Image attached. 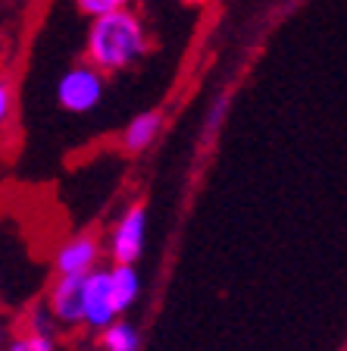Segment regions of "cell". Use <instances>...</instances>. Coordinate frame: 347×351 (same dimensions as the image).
I'll list each match as a JSON object with an SVG mask.
<instances>
[{
  "mask_svg": "<svg viewBox=\"0 0 347 351\" xmlns=\"http://www.w3.org/2000/svg\"><path fill=\"white\" fill-rule=\"evenodd\" d=\"M3 345H7V326L0 323V351H3Z\"/></svg>",
  "mask_w": 347,
  "mask_h": 351,
  "instance_id": "cell-15",
  "label": "cell"
},
{
  "mask_svg": "<svg viewBox=\"0 0 347 351\" xmlns=\"http://www.w3.org/2000/svg\"><path fill=\"white\" fill-rule=\"evenodd\" d=\"M129 3L131 0H75L79 13L88 16V19L103 16V13H113V10H123V7H129Z\"/></svg>",
  "mask_w": 347,
  "mask_h": 351,
  "instance_id": "cell-11",
  "label": "cell"
},
{
  "mask_svg": "<svg viewBox=\"0 0 347 351\" xmlns=\"http://www.w3.org/2000/svg\"><path fill=\"white\" fill-rule=\"evenodd\" d=\"M159 129H163V113L159 110H144L138 117L129 119V125L123 129V151L125 154H141L157 141Z\"/></svg>",
  "mask_w": 347,
  "mask_h": 351,
  "instance_id": "cell-7",
  "label": "cell"
},
{
  "mask_svg": "<svg viewBox=\"0 0 347 351\" xmlns=\"http://www.w3.org/2000/svg\"><path fill=\"white\" fill-rule=\"evenodd\" d=\"M25 329L29 332H47V336H53V329H57V323H53L51 311L44 304H35L29 311V317H25Z\"/></svg>",
  "mask_w": 347,
  "mask_h": 351,
  "instance_id": "cell-12",
  "label": "cell"
},
{
  "mask_svg": "<svg viewBox=\"0 0 347 351\" xmlns=\"http://www.w3.org/2000/svg\"><path fill=\"white\" fill-rule=\"evenodd\" d=\"M101 257H103L101 239L91 232H81L57 248L53 270H57V276H88L94 267H101Z\"/></svg>",
  "mask_w": 347,
  "mask_h": 351,
  "instance_id": "cell-5",
  "label": "cell"
},
{
  "mask_svg": "<svg viewBox=\"0 0 347 351\" xmlns=\"http://www.w3.org/2000/svg\"><path fill=\"white\" fill-rule=\"evenodd\" d=\"M119 314H116L113 295H110V270L107 267H94L85 276V285H81V323L101 332Z\"/></svg>",
  "mask_w": 347,
  "mask_h": 351,
  "instance_id": "cell-4",
  "label": "cell"
},
{
  "mask_svg": "<svg viewBox=\"0 0 347 351\" xmlns=\"http://www.w3.org/2000/svg\"><path fill=\"white\" fill-rule=\"evenodd\" d=\"M141 348V332L131 320L116 317L110 326L101 329V351H138Z\"/></svg>",
  "mask_w": 347,
  "mask_h": 351,
  "instance_id": "cell-9",
  "label": "cell"
},
{
  "mask_svg": "<svg viewBox=\"0 0 347 351\" xmlns=\"http://www.w3.org/2000/svg\"><path fill=\"white\" fill-rule=\"evenodd\" d=\"M81 285H85V276H57L47 289L44 307L51 311L57 326H81Z\"/></svg>",
  "mask_w": 347,
  "mask_h": 351,
  "instance_id": "cell-6",
  "label": "cell"
},
{
  "mask_svg": "<svg viewBox=\"0 0 347 351\" xmlns=\"http://www.w3.org/2000/svg\"><path fill=\"white\" fill-rule=\"evenodd\" d=\"M110 270V295H113L116 314L123 317L141 295V276H138L135 263H113Z\"/></svg>",
  "mask_w": 347,
  "mask_h": 351,
  "instance_id": "cell-8",
  "label": "cell"
},
{
  "mask_svg": "<svg viewBox=\"0 0 347 351\" xmlns=\"http://www.w3.org/2000/svg\"><path fill=\"white\" fill-rule=\"evenodd\" d=\"M147 51H151V38L135 10L123 7L91 19L85 38V60L103 75L135 66L138 60H144Z\"/></svg>",
  "mask_w": 347,
  "mask_h": 351,
  "instance_id": "cell-1",
  "label": "cell"
},
{
  "mask_svg": "<svg viewBox=\"0 0 347 351\" xmlns=\"http://www.w3.org/2000/svg\"><path fill=\"white\" fill-rule=\"evenodd\" d=\"M181 3H185V7H207L210 0H181Z\"/></svg>",
  "mask_w": 347,
  "mask_h": 351,
  "instance_id": "cell-14",
  "label": "cell"
},
{
  "mask_svg": "<svg viewBox=\"0 0 347 351\" xmlns=\"http://www.w3.org/2000/svg\"><path fill=\"white\" fill-rule=\"evenodd\" d=\"M13 117V88H10L7 75H0V129Z\"/></svg>",
  "mask_w": 347,
  "mask_h": 351,
  "instance_id": "cell-13",
  "label": "cell"
},
{
  "mask_svg": "<svg viewBox=\"0 0 347 351\" xmlns=\"http://www.w3.org/2000/svg\"><path fill=\"white\" fill-rule=\"evenodd\" d=\"M103 91H107V75L101 69L88 63L69 66L63 75L57 79V104L66 113H91L101 107Z\"/></svg>",
  "mask_w": 347,
  "mask_h": 351,
  "instance_id": "cell-2",
  "label": "cell"
},
{
  "mask_svg": "<svg viewBox=\"0 0 347 351\" xmlns=\"http://www.w3.org/2000/svg\"><path fill=\"white\" fill-rule=\"evenodd\" d=\"M147 241V207L131 204L123 217L116 219L113 232H110V257L113 263H138L144 254Z\"/></svg>",
  "mask_w": 347,
  "mask_h": 351,
  "instance_id": "cell-3",
  "label": "cell"
},
{
  "mask_svg": "<svg viewBox=\"0 0 347 351\" xmlns=\"http://www.w3.org/2000/svg\"><path fill=\"white\" fill-rule=\"evenodd\" d=\"M3 351H57V339L47 332H19V336L7 339Z\"/></svg>",
  "mask_w": 347,
  "mask_h": 351,
  "instance_id": "cell-10",
  "label": "cell"
}]
</instances>
